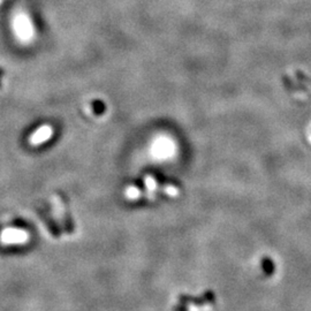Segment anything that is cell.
<instances>
[{"instance_id":"6da1fadb","label":"cell","mask_w":311,"mask_h":311,"mask_svg":"<svg viewBox=\"0 0 311 311\" xmlns=\"http://www.w3.org/2000/svg\"><path fill=\"white\" fill-rule=\"evenodd\" d=\"M29 240L27 231L20 228H5L0 233V243L6 244H24Z\"/></svg>"},{"instance_id":"7a4b0ae2","label":"cell","mask_w":311,"mask_h":311,"mask_svg":"<svg viewBox=\"0 0 311 311\" xmlns=\"http://www.w3.org/2000/svg\"><path fill=\"white\" fill-rule=\"evenodd\" d=\"M153 153L157 158H171L174 153H175V146H174L173 141L167 138L157 139L153 144Z\"/></svg>"},{"instance_id":"3957f363","label":"cell","mask_w":311,"mask_h":311,"mask_svg":"<svg viewBox=\"0 0 311 311\" xmlns=\"http://www.w3.org/2000/svg\"><path fill=\"white\" fill-rule=\"evenodd\" d=\"M14 28H15V32L18 36V38L23 40V42H28L29 39H31L32 35H34L31 23L24 15H20L15 18Z\"/></svg>"},{"instance_id":"277c9868","label":"cell","mask_w":311,"mask_h":311,"mask_svg":"<svg viewBox=\"0 0 311 311\" xmlns=\"http://www.w3.org/2000/svg\"><path fill=\"white\" fill-rule=\"evenodd\" d=\"M52 135H53V128L49 125H44L38 129H36V132L29 139V142L32 146H39V144H43L47 140H50Z\"/></svg>"},{"instance_id":"5b68a950","label":"cell","mask_w":311,"mask_h":311,"mask_svg":"<svg viewBox=\"0 0 311 311\" xmlns=\"http://www.w3.org/2000/svg\"><path fill=\"white\" fill-rule=\"evenodd\" d=\"M125 195L126 198L129 199V201H136V199H139L141 197L142 191H141L138 187L131 186L125 190Z\"/></svg>"},{"instance_id":"8992f818","label":"cell","mask_w":311,"mask_h":311,"mask_svg":"<svg viewBox=\"0 0 311 311\" xmlns=\"http://www.w3.org/2000/svg\"><path fill=\"white\" fill-rule=\"evenodd\" d=\"M144 183H146L147 189L149 190V191L155 192L156 190H157L158 183H157V181H156L155 177L149 176V175L146 176V179H144Z\"/></svg>"},{"instance_id":"52a82bcc","label":"cell","mask_w":311,"mask_h":311,"mask_svg":"<svg viewBox=\"0 0 311 311\" xmlns=\"http://www.w3.org/2000/svg\"><path fill=\"white\" fill-rule=\"evenodd\" d=\"M164 192L166 195L171 196V197H175V196L179 195L180 191L175 186H172V184H169V186H165Z\"/></svg>"}]
</instances>
